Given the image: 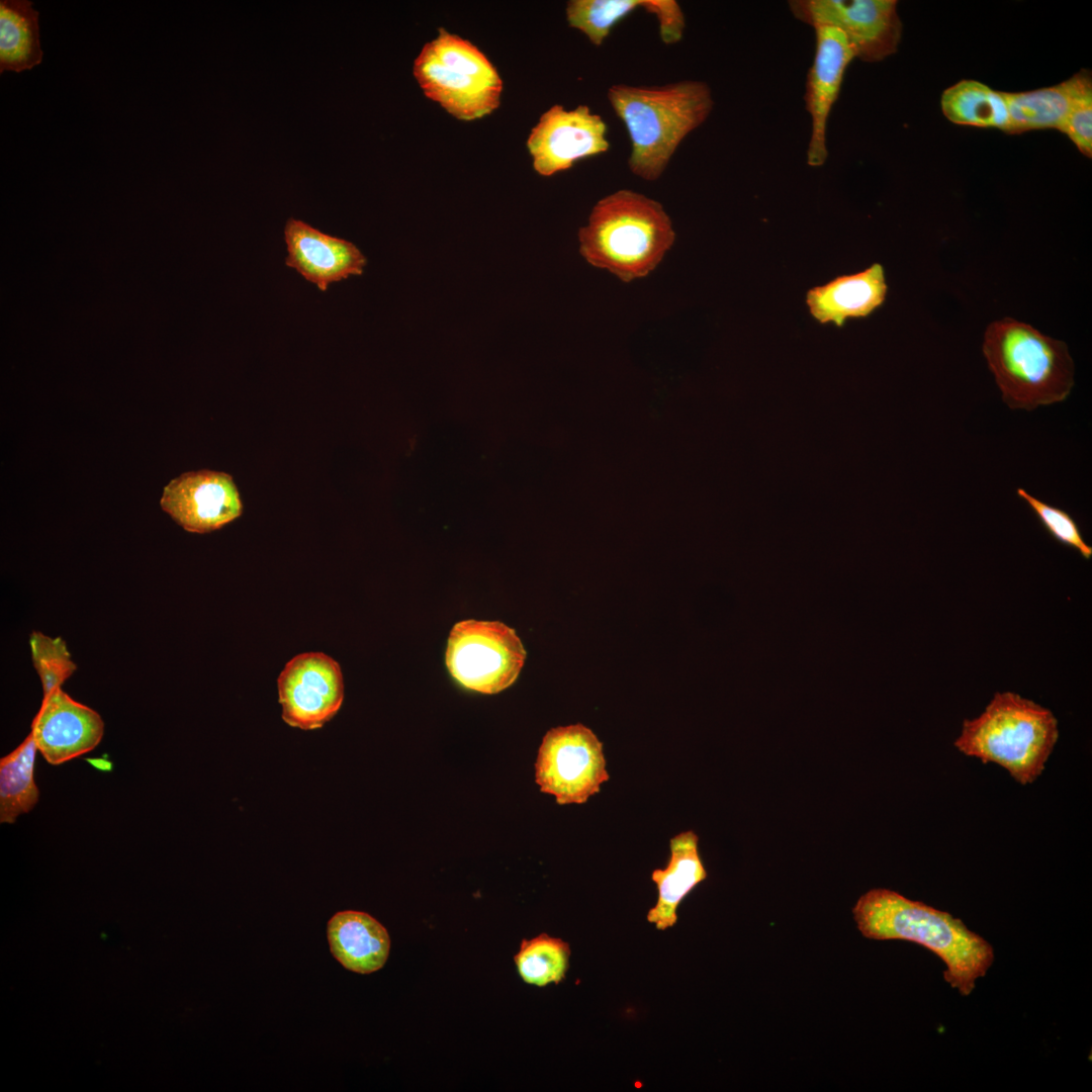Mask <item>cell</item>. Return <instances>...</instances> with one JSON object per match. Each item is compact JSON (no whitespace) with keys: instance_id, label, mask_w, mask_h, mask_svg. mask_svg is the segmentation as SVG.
I'll return each instance as SVG.
<instances>
[{"instance_id":"obj_3","label":"cell","mask_w":1092,"mask_h":1092,"mask_svg":"<svg viewBox=\"0 0 1092 1092\" xmlns=\"http://www.w3.org/2000/svg\"><path fill=\"white\" fill-rule=\"evenodd\" d=\"M672 221L656 200L629 189L600 199L579 229L585 261L630 282L647 276L674 243Z\"/></svg>"},{"instance_id":"obj_21","label":"cell","mask_w":1092,"mask_h":1092,"mask_svg":"<svg viewBox=\"0 0 1092 1092\" xmlns=\"http://www.w3.org/2000/svg\"><path fill=\"white\" fill-rule=\"evenodd\" d=\"M1074 77L1050 87L1004 92L1009 114L1008 133L1033 129L1061 130L1074 97Z\"/></svg>"},{"instance_id":"obj_20","label":"cell","mask_w":1092,"mask_h":1092,"mask_svg":"<svg viewBox=\"0 0 1092 1092\" xmlns=\"http://www.w3.org/2000/svg\"><path fill=\"white\" fill-rule=\"evenodd\" d=\"M38 12L27 0L0 2V72H22L40 64Z\"/></svg>"},{"instance_id":"obj_5","label":"cell","mask_w":1092,"mask_h":1092,"mask_svg":"<svg viewBox=\"0 0 1092 1092\" xmlns=\"http://www.w3.org/2000/svg\"><path fill=\"white\" fill-rule=\"evenodd\" d=\"M1053 712L1012 692L996 693L975 719L965 720L954 746L964 754L994 762L1021 785L1034 782L1058 741Z\"/></svg>"},{"instance_id":"obj_18","label":"cell","mask_w":1092,"mask_h":1092,"mask_svg":"<svg viewBox=\"0 0 1092 1092\" xmlns=\"http://www.w3.org/2000/svg\"><path fill=\"white\" fill-rule=\"evenodd\" d=\"M706 879L707 871L700 856L698 835L688 830L673 836L669 841L666 867L655 869L651 874L658 897L647 912V921L658 930L674 926L679 904Z\"/></svg>"},{"instance_id":"obj_4","label":"cell","mask_w":1092,"mask_h":1092,"mask_svg":"<svg viewBox=\"0 0 1092 1092\" xmlns=\"http://www.w3.org/2000/svg\"><path fill=\"white\" fill-rule=\"evenodd\" d=\"M982 349L1002 399L1011 410L1032 411L1070 395L1074 363L1063 341L1005 317L988 326Z\"/></svg>"},{"instance_id":"obj_2","label":"cell","mask_w":1092,"mask_h":1092,"mask_svg":"<svg viewBox=\"0 0 1092 1092\" xmlns=\"http://www.w3.org/2000/svg\"><path fill=\"white\" fill-rule=\"evenodd\" d=\"M607 98L629 135L628 167L646 181L664 173L681 142L708 119L715 104L711 87L698 80L614 84Z\"/></svg>"},{"instance_id":"obj_24","label":"cell","mask_w":1092,"mask_h":1092,"mask_svg":"<svg viewBox=\"0 0 1092 1092\" xmlns=\"http://www.w3.org/2000/svg\"><path fill=\"white\" fill-rule=\"evenodd\" d=\"M569 958L570 946L566 941L541 933L524 939L514 960L525 983L544 987L559 984L565 978Z\"/></svg>"},{"instance_id":"obj_16","label":"cell","mask_w":1092,"mask_h":1092,"mask_svg":"<svg viewBox=\"0 0 1092 1092\" xmlns=\"http://www.w3.org/2000/svg\"><path fill=\"white\" fill-rule=\"evenodd\" d=\"M638 9L656 17L663 43L674 44L681 40L686 18L675 0H570L565 16L571 28L583 33L595 47H601L612 29Z\"/></svg>"},{"instance_id":"obj_1","label":"cell","mask_w":1092,"mask_h":1092,"mask_svg":"<svg viewBox=\"0 0 1092 1092\" xmlns=\"http://www.w3.org/2000/svg\"><path fill=\"white\" fill-rule=\"evenodd\" d=\"M860 933L875 940H907L935 953L945 965L944 980L969 996L994 962V949L982 936L948 912L896 891L877 888L852 908Z\"/></svg>"},{"instance_id":"obj_26","label":"cell","mask_w":1092,"mask_h":1092,"mask_svg":"<svg viewBox=\"0 0 1092 1092\" xmlns=\"http://www.w3.org/2000/svg\"><path fill=\"white\" fill-rule=\"evenodd\" d=\"M1016 494L1023 499L1045 531L1059 543L1076 550L1084 559L1092 556V547L1084 540L1076 520L1065 510L1052 506L1018 488Z\"/></svg>"},{"instance_id":"obj_27","label":"cell","mask_w":1092,"mask_h":1092,"mask_svg":"<svg viewBox=\"0 0 1092 1092\" xmlns=\"http://www.w3.org/2000/svg\"><path fill=\"white\" fill-rule=\"evenodd\" d=\"M1074 97L1061 129L1086 157H1092V79L1082 70L1073 76Z\"/></svg>"},{"instance_id":"obj_8","label":"cell","mask_w":1092,"mask_h":1092,"mask_svg":"<svg viewBox=\"0 0 1092 1092\" xmlns=\"http://www.w3.org/2000/svg\"><path fill=\"white\" fill-rule=\"evenodd\" d=\"M610 779L603 743L577 723L544 735L535 762V782L557 804H583Z\"/></svg>"},{"instance_id":"obj_9","label":"cell","mask_w":1092,"mask_h":1092,"mask_svg":"<svg viewBox=\"0 0 1092 1092\" xmlns=\"http://www.w3.org/2000/svg\"><path fill=\"white\" fill-rule=\"evenodd\" d=\"M792 15L810 25H829L847 40L854 59L881 62L894 55L902 38L896 0H791Z\"/></svg>"},{"instance_id":"obj_14","label":"cell","mask_w":1092,"mask_h":1092,"mask_svg":"<svg viewBox=\"0 0 1092 1092\" xmlns=\"http://www.w3.org/2000/svg\"><path fill=\"white\" fill-rule=\"evenodd\" d=\"M30 732L47 762L58 765L93 750L103 737L104 722L59 688L43 696Z\"/></svg>"},{"instance_id":"obj_13","label":"cell","mask_w":1092,"mask_h":1092,"mask_svg":"<svg viewBox=\"0 0 1092 1092\" xmlns=\"http://www.w3.org/2000/svg\"><path fill=\"white\" fill-rule=\"evenodd\" d=\"M815 53L806 79L804 101L811 131L806 152L810 167H821L828 159L827 127L830 112L840 94L844 75L854 55L835 27L816 25Z\"/></svg>"},{"instance_id":"obj_10","label":"cell","mask_w":1092,"mask_h":1092,"mask_svg":"<svg viewBox=\"0 0 1092 1092\" xmlns=\"http://www.w3.org/2000/svg\"><path fill=\"white\" fill-rule=\"evenodd\" d=\"M526 145L533 169L549 177L580 160L608 152V124L587 105L566 109L555 104L540 116Z\"/></svg>"},{"instance_id":"obj_17","label":"cell","mask_w":1092,"mask_h":1092,"mask_svg":"<svg viewBox=\"0 0 1092 1092\" xmlns=\"http://www.w3.org/2000/svg\"><path fill=\"white\" fill-rule=\"evenodd\" d=\"M885 271L874 263L863 271L838 276L808 290L806 303L820 324L842 327L848 317H864L880 307L887 295Z\"/></svg>"},{"instance_id":"obj_25","label":"cell","mask_w":1092,"mask_h":1092,"mask_svg":"<svg viewBox=\"0 0 1092 1092\" xmlns=\"http://www.w3.org/2000/svg\"><path fill=\"white\" fill-rule=\"evenodd\" d=\"M31 658L40 678L43 696L62 687L77 669L61 637L52 638L38 631L29 637Z\"/></svg>"},{"instance_id":"obj_19","label":"cell","mask_w":1092,"mask_h":1092,"mask_svg":"<svg viewBox=\"0 0 1092 1092\" xmlns=\"http://www.w3.org/2000/svg\"><path fill=\"white\" fill-rule=\"evenodd\" d=\"M327 936L332 954L347 970L370 974L387 961L388 932L367 913L352 910L336 913L328 922Z\"/></svg>"},{"instance_id":"obj_6","label":"cell","mask_w":1092,"mask_h":1092,"mask_svg":"<svg viewBox=\"0 0 1092 1092\" xmlns=\"http://www.w3.org/2000/svg\"><path fill=\"white\" fill-rule=\"evenodd\" d=\"M425 95L458 119L481 118L499 105L503 81L470 41L441 28L413 67Z\"/></svg>"},{"instance_id":"obj_7","label":"cell","mask_w":1092,"mask_h":1092,"mask_svg":"<svg viewBox=\"0 0 1092 1092\" xmlns=\"http://www.w3.org/2000/svg\"><path fill=\"white\" fill-rule=\"evenodd\" d=\"M516 631L497 621L464 620L450 631L445 662L463 688L496 694L518 678L526 659Z\"/></svg>"},{"instance_id":"obj_11","label":"cell","mask_w":1092,"mask_h":1092,"mask_svg":"<svg viewBox=\"0 0 1092 1092\" xmlns=\"http://www.w3.org/2000/svg\"><path fill=\"white\" fill-rule=\"evenodd\" d=\"M277 685L283 721L302 730L323 727L344 700L341 667L322 652L293 657L281 671Z\"/></svg>"},{"instance_id":"obj_12","label":"cell","mask_w":1092,"mask_h":1092,"mask_svg":"<svg viewBox=\"0 0 1092 1092\" xmlns=\"http://www.w3.org/2000/svg\"><path fill=\"white\" fill-rule=\"evenodd\" d=\"M161 508L191 533H209L243 513L240 492L232 475L201 469L173 478L163 490Z\"/></svg>"},{"instance_id":"obj_22","label":"cell","mask_w":1092,"mask_h":1092,"mask_svg":"<svg viewBox=\"0 0 1092 1092\" xmlns=\"http://www.w3.org/2000/svg\"><path fill=\"white\" fill-rule=\"evenodd\" d=\"M941 110L960 125L995 127L1008 133L1009 114L1004 92L975 80H962L941 95Z\"/></svg>"},{"instance_id":"obj_23","label":"cell","mask_w":1092,"mask_h":1092,"mask_svg":"<svg viewBox=\"0 0 1092 1092\" xmlns=\"http://www.w3.org/2000/svg\"><path fill=\"white\" fill-rule=\"evenodd\" d=\"M36 744L31 732L10 753L0 759V822L12 824L38 802L34 782Z\"/></svg>"},{"instance_id":"obj_15","label":"cell","mask_w":1092,"mask_h":1092,"mask_svg":"<svg viewBox=\"0 0 1092 1092\" xmlns=\"http://www.w3.org/2000/svg\"><path fill=\"white\" fill-rule=\"evenodd\" d=\"M284 241L285 265L324 292L333 283L362 275L367 263L353 243L292 217L284 226Z\"/></svg>"}]
</instances>
